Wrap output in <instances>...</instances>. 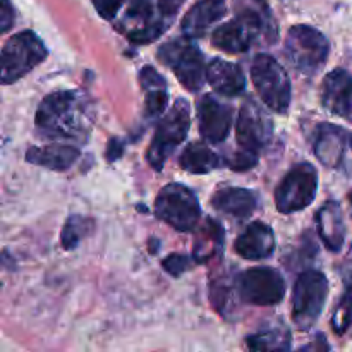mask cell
<instances>
[{
    "instance_id": "18",
    "label": "cell",
    "mask_w": 352,
    "mask_h": 352,
    "mask_svg": "<svg viewBox=\"0 0 352 352\" xmlns=\"http://www.w3.org/2000/svg\"><path fill=\"white\" fill-rule=\"evenodd\" d=\"M206 82L223 96H237L246 89L243 69L222 58H213L206 65Z\"/></svg>"
},
{
    "instance_id": "13",
    "label": "cell",
    "mask_w": 352,
    "mask_h": 352,
    "mask_svg": "<svg viewBox=\"0 0 352 352\" xmlns=\"http://www.w3.org/2000/svg\"><path fill=\"white\" fill-rule=\"evenodd\" d=\"M234 122L232 107L220 102L213 95H206L198 103L199 134L208 143H222L229 136Z\"/></svg>"
},
{
    "instance_id": "15",
    "label": "cell",
    "mask_w": 352,
    "mask_h": 352,
    "mask_svg": "<svg viewBox=\"0 0 352 352\" xmlns=\"http://www.w3.org/2000/svg\"><path fill=\"white\" fill-rule=\"evenodd\" d=\"M322 103L329 112L340 117L352 116V76L344 69L329 72L323 79Z\"/></svg>"
},
{
    "instance_id": "17",
    "label": "cell",
    "mask_w": 352,
    "mask_h": 352,
    "mask_svg": "<svg viewBox=\"0 0 352 352\" xmlns=\"http://www.w3.org/2000/svg\"><path fill=\"white\" fill-rule=\"evenodd\" d=\"M227 12L226 0H199L182 17L181 30L188 38L205 36L213 23L222 19Z\"/></svg>"
},
{
    "instance_id": "1",
    "label": "cell",
    "mask_w": 352,
    "mask_h": 352,
    "mask_svg": "<svg viewBox=\"0 0 352 352\" xmlns=\"http://www.w3.org/2000/svg\"><path fill=\"white\" fill-rule=\"evenodd\" d=\"M34 124L45 138L81 144L88 140L91 120L81 93L54 91L41 100Z\"/></svg>"
},
{
    "instance_id": "4",
    "label": "cell",
    "mask_w": 352,
    "mask_h": 352,
    "mask_svg": "<svg viewBox=\"0 0 352 352\" xmlns=\"http://www.w3.org/2000/svg\"><path fill=\"white\" fill-rule=\"evenodd\" d=\"M251 81L265 105L275 113L289 112L292 102V85L285 69L272 55L260 54L251 65Z\"/></svg>"
},
{
    "instance_id": "21",
    "label": "cell",
    "mask_w": 352,
    "mask_h": 352,
    "mask_svg": "<svg viewBox=\"0 0 352 352\" xmlns=\"http://www.w3.org/2000/svg\"><path fill=\"white\" fill-rule=\"evenodd\" d=\"M140 82L144 89V113L148 119H158L168 105L167 81L157 69L144 65L140 71Z\"/></svg>"
},
{
    "instance_id": "29",
    "label": "cell",
    "mask_w": 352,
    "mask_h": 352,
    "mask_svg": "<svg viewBox=\"0 0 352 352\" xmlns=\"http://www.w3.org/2000/svg\"><path fill=\"white\" fill-rule=\"evenodd\" d=\"M192 260L189 256H186V254H177V253H172L170 256H167L164 260V268L167 274H170L172 277H179V275H182L184 272L189 270V267H191Z\"/></svg>"
},
{
    "instance_id": "35",
    "label": "cell",
    "mask_w": 352,
    "mask_h": 352,
    "mask_svg": "<svg viewBox=\"0 0 352 352\" xmlns=\"http://www.w3.org/2000/svg\"><path fill=\"white\" fill-rule=\"evenodd\" d=\"M351 199H352V196H351Z\"/></svg>"
},
{
    "instance_id": "33",
    "label": "cell",
    "mask_w": 352,
    "mask_h": 352,
    "mask_svg": "<svg viewBox=\"0 0 352 352\" xmlns=\"http://www.w3.org/2000/svg\"><path fill=\"white\" fill-rule=\"evenodd\" d=\"M124 153V143L119 140V138H112V140L109 141V148H107V160L109 162H116L119 160L120 157H122Z\"/></svg>"
},
{
    "instance_id": "31",
    "label": "cell",
    "mask_w": 352,
    "mask_h": 352,
    "mask_svg": "<svg viewBox=\"0 0 352 352\" xmlns=\"http://www.w3.org/2000/svg\"><path fill=\"white\" fill-rule=\"evenodd\" d=\"M14 24V7L10 0H2V7H0V31L3 34L12 28Z\"/></svg>"
},
{
    "instance_id": "24",
    "label": "cell",
    "mask_w": 352,
    "mask_h": 352,
    "mask_svg": "<svg viewBox=\"0 0 352 352\" xmlns=\"http://www.w3.org/2000/svg\"><path fill=\"white\" fill-rule=\"evenodd\" d=\"M179 165L182 170L189 172V174L203 175L219 168L222 162H220L219 155L205 143H191L184 148L179 157Z\"/></svg>"
},
{
    "instance_id": "19",
    "label": "cell",
    "mask_w": 352,
    "mask_h": 352,
    "mask_svg": "<svg viewBox=\"0 0 352 352\" xmlns=\"http://www.w3.org/2000/svg\"><path fill=\"white\" fill-rule=\"evenodd\" d=\"M316 229L327 250L339 253L346 241V223L340 205L333 199L327 201L316 213Z\"/></svg>"
},
{
    "instance_id": "30",
    "label": "cell",
    "mask_w": 352,
    "mask_h": 352,
    "mask_svg": "<svg viewBox=\"0 0 352 352\" xmlns=\"http://www.w3.org/2000/svg\"><path fill=\"white\" fill-rule=\"evenodd\" d=\"M93 6L103 19L112 21L120 10V0H93Z\"/></svg>"
},
{
    "instance_id": "22",
    "label": "cell",
    "mask_w": 352,
    "mask_h": 352,
    "mask_svg": "<svg viewBox=\"0 0 352 352\" xmlns=\"http://www.w3.org/2000/svg\"><path fill=\"white\" fill-rule=\"evenodd\" d=\"M212 205L217 212L236 219H248L258 206V196L244 188H220L213 195Z\"/></svg>"
},
{
    "instance_id": "32",
    "label": "cell",
    "mask_w": 352,
    "mask_h": 352,
    "mask_svg": "<svg viewBox=\"0 0 352 352\" xmlns=\"http://www.w3.org/2000/svg\"><path fill=\"white\" fill-rule=\"evenodd\" d=\"M182 3H184V0H158L157 6L162 16L172 23V21L175 19V14H177L179 7H181Z\"/></svg>"
},
{
    "instance_id": "25",
    "label": "cell",
    "mask_w": 352,
    "mask_h": 352,
    "mask_svg": "<svg viewBox=\"0 0 352 352\" xmlns=\"http://www.w3.org/2000/svg\"><path fill=\"white\" fill-rule=\"evenodd\" d=\"M246 344L251 351H287L291 349V332L284 327L260 330L246 337Z\"/></svg>"
},
{
    "instance_id": "8",
    "label": "cell",
    "mask_w": 352,
    "mask_h": 352,
    "mask_svg": "<svg viewBox=\"0 0 352 352\" xmlns=\"http://www.w3.org/2000/svg\"><path fill=\"white\" fill-rule=\"evenodd\" d=\"M285 54L301 74L313 76L325 65L330 43L325 34L308 24H296L285 38Z\"/></svg>"
},
{
    "instance_id": "2",
    "label": "cell",
    "mask_w": 352,
    "mask_h": 352,
    "mask_svg": "<svg viewBox=\"0 0 352 352\" xmlns=\"http://www.w3.org/2000/svg\"><path fill=\"white\" fill-rule=\"evenodd\" d=\"M274 40H277V26L265 0L246 3L234 19L217 28L212 34L213 47L229 54H243L254 45Z\"/></svg>"
},
{
    "instance_id": "27",
    "label": "cell",
    "mask_w": 352,
    "mask_h": 352,
    "mask_svg": "<svg viewBox=\"0 0 352 352\" xmlns=\"http://www.w3.org/2000/svg\"><path fill=\"white\" fill-rule=\"evenodd\" d=\"M352 327V291H347L337 305L332 316V329L337 336H344Z\"/></svg>"
},
{
    "instance_id": "7",
    "label": "cell",
    "mask_w": 352,
    "mask_h": 352,
    "mask_svg": "<svg viewBox=\"0 0 352 352\" xmlns=\"http://www.w3.org/2000/svg\"><path fill=\"white\" fill-rule=\"evenodd\" d=\"M158 58L170 69L189 91H199L206 81V64L191 38H177L158 48Z\"/></svg>"
},
{
    "instance_id": "6",
    "label": "cell",
    "mask_w": 352,
    "mask_h": 352,
    "mask_svg": "<svg viewBox=\"0 0 352 352\" xmlns=\"http://www.w3.org/2000/svg\"><path fill=\"white\" fill-rule=\"evenodd\" d=\"M153 210L158 219L179 232H191L201 220V206L196 195L188 186L177 182L162 188Z\"/></svg>"
},
{
    "instance_id": "28",
    "label": "cell",
    "mask_w": 352,
    "mask_h": 352,
    "mask_svg": "<svg viewBox=\"0 0 352 352\" xmlns=\"http://www.w3.org/2000/svg\"><path fill=\"white\" fill-rule=\"evenodd\" d=\"M258 164V155L248 153V151L237 150L232 157L227 160V167L232 168L236 172H246L251 170L253 167H256Z\"/></svg>"
},
{
    "instance_id": "12",
    "label": "cell",
    "mask_w": 352,
    "mask_h": 352,
    "mask_svg": "<svg viewBox=\"0 0 352 352\" xmlns=\"http://www.w3.org/2000/svg\"><path fill=\"white\" fill-rule=\"evenodd\" d=\"M272 133H274V124L265 110H261L251 100L241 107L236 120V140L239 146L237 150L260 157V151L270 143Z\"/></svg>"
},
{
    "instance_id": "20",
    "label": "cell",
    "mask_w": 352,
    "mask_h": 352,
    "mask_svg": "<svg viewBox=\"0 0 352 352\" xmlns=\"http://www.w3.org/2000/svg\"><path fill=\"white\" fill-rule=\"evenodd\" d=\"M79 150L72 144L52 143L47 146H31L26 151L28 164L48 168V170L64 172L69 170L78 162Z\"/></svg>"
},
{
    "instance_id": "34",
    "label": "cell",
    "mask_w": 352,
    "mask_h": 352,
    "mask_svg": "<svg viewBox=\"0 0 352 352\" xmlns=\"http://www.w3.org/2000/svg\"><path fill=\"white\" fill-rule=\"evenodd\" d=\"M340 275H342V280L346 284L347 291H352V248L349 253H347L346 261L340 267Z\"/></svg>"
},
{
    "instance_id": "3",
    "label": "cell",
    "mask_w": 352,
    "mask_h": 352,
    "mask_svg": "<svg viewBox=\"0 0 352 352\" xmlns=\"http://www.w3.org/2000/svg\"><path fill=\"white\" fill-rule=\"evenodd\" d=\"M191 127V107L186 98H177L157 126L155 136L148 148L146 160L155 170H162L175 148L186 140Z\"/></svg>"
},
{
    "instance_id": "23",
    "label": "cell",
    "mask_w": 352,
    "mask_h": 352,
    "mask_svg": "<svg viewBox=\"0 0 352 352\" xmlns=\"http://www.w3.org/2000/svg\"><path fill=\"white\" fill-rule=\"evenodd\" d=\"M223 227L212 219H206L195 236L192 260L196 263H206L212 258L219 256L223 248Z\"/></svg>"
},
{
    "instance_id": "14",
    "label": "cell",
    "mask_w": 352,
    "mask_h": 352,
    "mask_svg": "<svg viewBox=\"0 0 352 352\" xmlns=\"http://www.w3.org/2000/svg\"><path fill=\"white\" fill-rule=\"evenodd\" d=\"M347 146H352V134L336 124H320L315 133V155L325 167H339Z\"/></svg>"
},
{
    "instance_id": "16",
    "label": "cell",
    "mask_w": 352,
    "mask_h": 352,
    "mask_svg": "<svg viewBox=\"0 0 352 352\" xmlns=\"http://www.w3.org/2000/svg\"><path fill=\"white\" fill-rule=\"evenodd\" d=\"M275 246L277 243L272 227L263 222H253L243 230V234H239L234 250L246 260H265L274 254Z\"/></svg>"
},
{
    "instance_id": "5",
    "label": "cell",
    "mask_w": 352,
    "mask_h": 352,
    "mask_svg": "<svg viewBox=\"0 0 352 352\" xmlns=\"http://www.w3.org/2000/svg\"><path fill=\"white\" fill-rule=\"evenodd\" d=\"M48 50L34 31H21L2 47V85H12L47 58Z\"/></svg>"
},
{
    "instance_id": "26",
    "label": "cell",
    "mask_w": 352,
    "mask_h": 352,
    "mask_svg": "<svg viewBox=\"0 0 352 352\" xmlns=\"http://www.w3.org/2000/svg\"><path fill=\"white\" fill-rule=\"evenodd\" d=\"M95 230L93 219L81 215H71L65 220L60 232V243L64 250H76L86 237H89Z\"/></svg>"
},
{
    "instance_id": "9",
    "label": "cell",
    "mask_w": 352,
    "mask_h": 352,
    "mask_svg": "<svg viewBox=\"0 0 352 352\" xmlns=\"http://www.w3.org/2000/svg\"><path fill=\"white\" fill-rule=\"evenodd\" d=\"M329 280L320 270H306L298 277L292 292V320L301 330H309L325 308Z\"/></svg>"
},
{
    "instance_id": "10",
    "label": "cell",
    "mask_w": 352,
    "mask_h": 352,
    "mask_svg": "<svg viewBox=\"0 0 352 352\" xmlns=\"http://www.w3.org/2000/svg\"><path fill=\"white\" fill-rule=\"evenodd\" d=\"M318 192V172L311 164H298L285 174L275 191L280 213H296L308 208Z\"/></svg>"
},
{
    "instance_id": "11",
    "label": "cell",
    "mask_w": 352,
    "mask_h": 352,
    "mask_svg": "<svg viewBox=\"0 0 352 352\" xmlns=\"http://www.w3.org/2000/svg\"><path fill=\"white\" fill-rule=\"evenodd\" d=\"M239 296L253 306H275L284 299L285 280L280 272L270 267H254L237 278Z\"/></svg>"
}]
</instances>
